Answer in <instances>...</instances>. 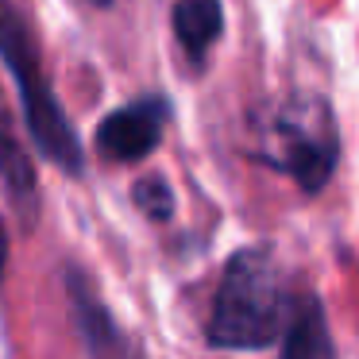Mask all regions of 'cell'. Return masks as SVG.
<instances>
[{"label":"cell","instance_id":"obj_7","mask_svg":"<svg viewBox=\"0 0 359 359\" xmlns=\"http://www.w3.org/2000/svg\"><path fill=\"white\" fill-rule=\"evenodd\" d=\"M174 35L194 66H205L209 50L224 39V4L220 0H178L174 4Z\"/></svg>","mask_w":359,"mask_h":359},{"label":"cell","instance_id":"obj_3","mask_svg":"<svg viewBox=\"0 0 359 359\" xmlns=\"http://www.w3.org/2000/svg\"><path fill=\"white\" fill-rule=\"evenodd\" d=\"M340 140L325 101H290L266 124V155L263 163L278 166L305 194H320L336 170Z\"/></svg>","mask_w":359,"mask_h":359},{"label":"cell","instance_id":"obj_10","mask_svg":"<svg viewBox=\"0 0 359 359\" xmlns=\"http://www.w3.org/2000/svg\"><path fill=\"white\" fill-rule=\"evenodd\" d=\"M4 266H8V224L0 217V278H4Z\"/></svg>","mask_w":359,"mask_h":359},{"label":"cell","instance_id":"obj_5","mask_svg":"<svg viewBox=\"0 0 359 359\" xmlns=\"http://www.w3.org/2000/svg\"><path fill=\"white\" fill-rule=\"evenodd\" d=\"M166 120H170V104L163 97H140L97 124V147L112 163H135L163 143Z\"/></svg>","mask_w":359,"mask_h":359},{"label":"cell","instance_id":"obj_1","mask_svg":"<svg viewBox=\"0 0 359 359\" xmlns=\"http://www.w3.org/2000/svg\"><path fill=\"white\" fill-rule=\"evenodd\" d=\"M290 313L294 302L274 255L266 248H240L220 274L205 336L212 348L259 351L286 336Z\"/></svg>","mask_w":359,"mask_h":359},{"label":"cell","instance_id":"obj_2","mask_svg":"<svg viewBox=\"0 0 359 359\" xmlns=\"http://www.w3.org/2000/svg\"><path fill=\"white\" fill-rule=\"evenodd\" d=\"M0 58L12 74V86L20 93V109H24V124L32 143L50 166L62 174H81L86 170V155H81V140L74 132L70 116H66L62 101L55 97V86L43 66V50L35 43L27 20L16 12L12 0H0Z\"/></svg>","mask_w":359,"mask_h":359},{"label":"cell","instance_id":"obj_4","mask_svg":"<svg viewBox=\"0 0 359 359\" xmlns=\"http://www.w3.org/2000/svg\"><path fill=\"white\" fill-rule=\"evenodd\" d=\"M62 286H66V297H70V320L78 328L81 344H86L89 359H147L143 344L112 317L109 302L97 294V286L78 263H66Z\"/></svg>","mask_w":359,"mask_h":359},{"label":"cell","instance_id":"obj_9","mask_svg":"<svg viewBox=\"0 0 359 359\" xmlns=\"http://www.w3.org/2000/svg\"><path fill=\"white\" fill-rule=\"evenodd\" d=\"M132 201L140 205L143 217H151L155 224H166V220L174 217V194H170V186H166L163 178H143V182H135Z\"/></svg>","mask_w":359,"mask_h":359},{"label":"cell","instance_id":"obj_6","mask_svg":"<svg viewBox=\"0 0 359 359\" xmlns=\"http://www.w3.org/2000/svg\"><path fill=\"white\" fill-rule=\"evenodd\" d=\"M0 186L8 189L12 205L20 209L24 224L32 228L35 209H39V189H35V166L27 158L24 143L16 135V124H12V109L0 93Z\"/></svg>","mask_w":359,"mask_h":359},{"label":"cell","instance_id":"obj_8","mask_svg":"<svg viewBox=\"0 0 359 359\" xmlns=\"http://www.w3.org/2000/svg\"><path fill=\"white\" fill-rule=\"evenodd\" d=\"M282 359H336L328 320H325V305L313 294H302L294 302L290 328L282 336Z\"/></svg>","mask_w":359,"mask_h":359},{"label":"cell","instance_id":"obj_11","mask_svg":"<svg viewBox=\"0 0 359 359\" xmlns=\"http://www.w3.org/2000/svg\"><path fill=\"white\" fill-rule=\"evenodd\" d=\"M89 4H93V8H109L112 0H89Z\"/></svg>","mask_w":359,"mask_h":359}]
</instances>
